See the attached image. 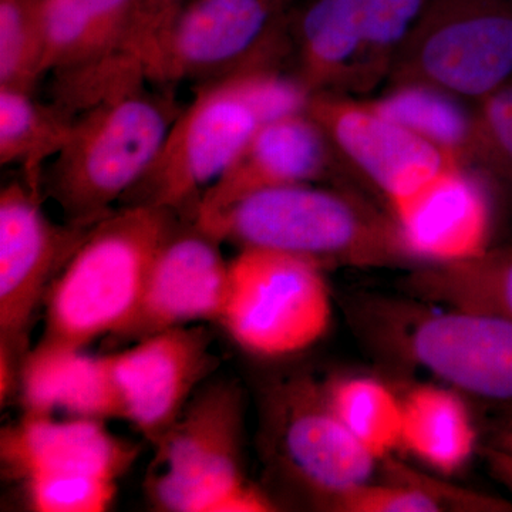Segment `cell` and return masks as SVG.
<instances>
[{"instance_id": "6", "label": "cell", "mask_w": 512, "mask_h": 512, "mask_svg": "<svg viewBox=\"0 0 512 512\" xmlns=\"http://www.w3.org/2000/svg\"><path fill=\"white\" fill-rule=\"evenodd\" d=\"M156 466L146 493L165 512H271L279 505L242 468L244 397L218 382L194 394L157 441Z\"/></svg>"}, {"instance_id": "4", "label": "cell", "mask_w": 512, "mask_h": 512, "mask_svg": "<svg viewBox=\"0 0 512 512\" xmlns=\"http://www.w3.org/2000/svg\"><path fill=\"white\" fill-rule=\"evenodd\" d=\"M181 110L173 97L140 87L77 114L42 191L66 222L92 227L146 177Z\"/></svg>"}, {"instance_id": "25", "label": "cell", "mask_w": 512, "mask_h": 512, "mask_svg": "<svg viewBox=\"0 0 512 512\" xmlns=\"http://www.w3.org/2000/svg\"><path fill=\"white\" fill-rule=\"evenodd\" d=\"M326 399L343 426L382 461L402 444V397L370 376H339L323 383Z\"/></svg>"}, {"instance_id": "3", "label": "cell", "mask_w": 512, "mask_h": 512, "mask_svg": "<svg viewBox=\"0 0 512 512\" xmlns=\"http://www.w3.org/2000/svg\"><path fill=\"white\" fill-rule=\"evenodd\" d=\"M180 217L123 205L97 222L47 293L40 342L84 349L116 336L136 311L158 248Z\"/></svg>"}, {"instance_id": "15", "label": "cell", "mask_w": 512, "mask_h": 512, "mask_svg": "<svg viewBox=\"0 0 512 512\" xmlns=\"http://www.w3.org/2000/svg\"><path fill=\"white\" fill-rule=\"evenodd\" d=\"M389 214L417 265L466 261L491 247L493 191L466 165L447 168Z\"/></svg>"}, {"instance_id": "21", "label": "cell", "mask_w": 512, "mask_h": 512, "mask_svg": "<svg viewBox=\"0 0 512 512\" xmlns=\"http://www.w3.org/2000/svg\"><path fill=\"white\" fill-rule=\"evenodd\" d=\"M402 402L400 450L440 476L463 470L480 450L473 414L453 387L419 384Z\"/></svg>"}, {"instance_id": "30", "label": "cell", "mask_w": 512, "mask_h": 512, "mask_svg": "<svg viewBox=\"0 0 512 512\" xmlns=\"http://www.w3.org/2000/svg\"><path fill=\"white\" fill-rule=\"evenodd\" d=\"M187 0H137L141 15L158 36H164Z\"/></svg>"}, {"instance_id": "14", "label": "cell", "mask_w": 512, "mask_h": 512, "mask_svg": "<svg viewBox=\"0 0 512 512\" xmlns=\"http://www.w3.org/2000/svg\"><path fill=\"white\" fill-rule=\"evenodd\" d=\"M221 245L180 218L154 256L136 311L113 339L134 343L168 329L220 322L229 282Z\"/></svg>"}, {"instance_id": "10", "label": "cell", "mask_w": 512, "mask_h": 512, "mask_svg": "<svg viewBox=\"0 0 512 512\" xmlns=\"http://www.w3.org/2000/svg\"><path fill=\"white\" fill-rule=\"evenodd\" d=\"M265 404L269 453L313 507L326 495L373 480L380 461L343 426L323 383L309 377L284 380Z\"/></svg>"}, {"instance_id": "19", "label": "cell", "mask_w": 512, "mask_h": 512, "mask_svg": "<svg viewBox=\"0 0 512 512\" xmlns=\"http://www.w3.org/2000/svg\"><path fill=\"white\" fill-rule=\"evenodd\" d=\"M47 73L117 52L146 62L158 42L137 0H42Z\"/></svg>"}, {"instance_id": "7", "label": "cell", "mask_w": 512, "mask_h": 512, "mask_svg": "<svg viewBox=\"0 0 512 512\" xmlns=\"http://www.w3.org/2000/svg\"><path fill=\"white\" fill-rule=\"evenodd\" d=\"M318 262L274 249L245 248L229 261L220 325L262 359H282L313 348L328 335L333 296Z\"/></svg>"}, {"instance_id": "2", "label": "cell", "mask_w": 512, "mask_h": 512, "mask_svg": "<svg viewBox=\"0 0 512 512\" xmlns=\"http://www.w3.org/2000/svg\"><path fill=\"white\" fill-rule=\"evenodd\" d=\"M192 222L221 244L274 249L323 268L417 266L389 211L342 188H268Z\"/></svg>"}, {"instance_id": "16", "label": "cell", "mask_w": 512, "mask_h": 512, "mask_svg": "<svg viewBox=\"0 0 512 512\" xmlns=\"http://www.w3.org/2000/svg\"><path fill=\"white\" fill-rule=\"evenodd\" d=\"M140 447L114 436L106 421L23 416L0 436L3 471L15 481L33 477H97L119 481Z\"/></svg>"}, {"instance_id": "23", "label": "cell", "mask_w": 512, "mask_h": 512, "mask_svg": "<svg viewBox=\"0 0 512 512\" xmlns=\"http://www.w3.org/2000/svg\"><path fill=\"white\" fill-rule=\"evenodd\" d=\"M375 109L440 148L458 163L473 167L477 150L476 103L419 83L392 84L370 100Z\"/></svg>"}, {"instance_id": "29", "label": "cell", "mask_w": 512, "mask_h": 512, "mask_svg": "<svg viewBox=\"0 0 512 512\" xmlns=\"http://www.w3.org/2000/svg\"><path fill=\"white\" fill-rule=\"evenodd\" d=\"M20 485L37 512L107 511L119 491V481L97 477H33Z\"/></svg>"}, {"instance_id": "9", "label": "cell", "mask_w": 512, "mask_h": 512, "mask_svg": "<svg viewBox=\"0 0 512 512\" xmlns=\"http://www.w3.org/2000/svg\"><path fill=\"white\" fill-rule=\"evenodd\" d=\"M293 0H187L148 64V82H217L279 69Z\"/></svg>"}, {"instance_id": "18", "label": "cell", "mask_w": 512, "mask_h": 512, "mask_svg": "<svg viewBox=\"0 0 512 512\" xmlns=\"http://www.w3.org/2000/svg\"><path fill=\"white\" fill-rule=\"evenodd\" d=\"M19 387L25 416L124 420L109 355L40 342L23 360Z\"/></svg>"}, {"instance_id": "24", "label": "cell", "mask_w": 512, "mask_h": 512, "mask_svg": "<svg viewBox=\"0 0 512 512\" xmlns=\"http://www.w3.org/2000/svg\"><path fill=\"white\" fill-rule=\"evenodd\" d=\"M76 117L33 93L0 87V164L19 165L23 181L42 194V178L62 151Z\"/></svg>"}, {"instance_id": "13", "label": "cell", "mask_w": 512, "mask_h": 512, "mask_svg": "<svg viewBox=\"0 0 512 512\" xmlns=\"http://www.w3.org/2000/svg\"><path fill=\"white\" fill-rule=\"evenodd\" d=\"M109 359L124 420L153 444L220 365L210 330L202 325L158 332L110 353Z\"/></svg>"}, {"instance_id": "1", "label": "cell", "mask_w": 512, "mask_h": 512, "mask_svg": "<svg viewBox=\"0 0 512 512\" xmlns=\"http://www.w3.org/2000/svg\"><path fill=\"white\" fill-rule=\"evenodd\" d=\"M312 93L281 69H258L200 84L170 128L146 177L123 205H151L192 221L217 183L265 123L302 113Z\"/></svg>"}, {"instance_id": "26", "label": "cell", "mask_w": 512, "mask_h": 512, "mask_svg": "<svg viewBox=\"0 0 512 512\" xmlns=\"http://www.w3.org/2000/svg\"><path fill=\"white\" fill-rule=\"evenodd\" d=\"M427 0H360L363 45L349 90L366 94L389 79L397 53L416 25Z\"/></svg>"}, {"instance_id": "11", "label": "cell", "mask_w": 512, "mask_h": 512, "mask_svg": "<svg viewBox=\"0 0 512 512\" xmlns=\"http://www.w3.org/2000/svg\"><path fill=\"white\" fill-rule=\"evenodd\" d=\"M40 198L25 181L0 192V348L20 363L30 350L40 302L93 227L55 224Z\"/></svg>"}, {"instance_id": "12", "label": "cell", "mask_w": 512, "mask_h": 512, "mask_svg": "<svg viewBox=\"0 0 512 512\" xmlns=\"http://www.w3.org/2000/svg\"><path fill=\"white\" fill-rule=\"evenodd\" d=\"M306 111L323 128L340 161L350 164L382 195L387 211L447 168L463 165L384 116L370 101L318 93Z\"/></svg>"}, {"instance_id": "27", "label": "cell", "mask_w": 512, "mask_h": 512, "mask_svg": "<svg viewBox=\"0 0 512 512\" xmlns=\"http://www.w3.org/2000/svg\"><path fill=\"white\" fill-rule=\"evenodd\" d=\"M46 73L42 0H0V87L33 93Z\"/></svg>"}, {"instance_id": "32", "label": "cell", "mask_w": 512, "mask_h": 512, "mask_svg": "<svg viewBox=\"0 0 512 512\" xmlns=\"http://www.w3.org/2000/svg\"><path fill=\"white\" fill-rule=\"evenodd\" d=\"M493 444L512 450V404L507 407V417H505L503 427H501L500 433H498Z\"/></svg>"}, {"instance_id": "17", "label": "cell", "mask_w": 512, "mask_h": 512, "mask_svg": "<svg viewBox=\"0 0 512 512\" xmlns=\"http://www.w3.org/2000/svg\"><path fill=\"white\" fill-rule=\"evenodd\" d=\"M338 153L308 111L265 123L217 183L202 195L194 218L268 188L318 184L333 173Z\"/></svg>"}, {"instance_id": "28", "label": "cell", "mask_w": 512, "mask_h": 512, "mask_svg": "<svg viewBox=\"0 0 512 512\" xmlns=\"http://www.w3.org/2000/svg\"><path fill=\"white\" fill-rule=\"evenodd\" d=\"M478 136L473 170L512 210V82L477 101Z\"/></svg>"}, {"instance_id": "20", "label": "cell", "mask_w": 512, "mask_h": 512, "mask_svg": "<svg viewBox=\"0 0 512 512\" xmlns=\"http://www.w3.org/2000/svg\"><path fill=\"white\" fill-rule=\"evenodd\" d=\"M295 74L312 94L349 90L363 45L360 0H303L289 16Z\"/></svg>"}, {"instance_id": "22", "label": "cell", "mask_w": 512, "mask_h": 512, "mask_svg": "<svg viewBox=\"0 0 512 512\" xmlns=\"http://www.w3.org/2000/svg\"><path fill=\"white\" fill-rule=\"evenodd\" d=\"M399 289L416 301L512 322V244L490 247L466 261L414 266Z\"/></svg>"}, {"instance_id": "5", "label": "cell", "mask_w": 512, "mask_h": 512, "mask_svg": "<svg viewBox=\"0 0 512 512\" xmlns=\"http://www.w3.org/2000/svg\"><path fill=\"white\" fill-rule=\"evenodd\" d=\"M350 305L357 332L386 359L427 370L457 392L511 406V320L409 296H359Z\"/></svg>"}, {"instance_id": "31", "label": "cell", "mask_w": 512, "mask_h": 512, "mask_svg": "<svg viewBox=\"0 0 512 512\" xmlns=\"http://www.w3.org/2000/svg\"><path fill=\"white\" fill-rule=\"evenodd\" d=\"M480 454L491 476L500 481L512 494V450L491 443L480 447Z\"/></svg>"}, {"instance_id": "8", "label": "cell", "mask_w": 512, "mask_h": 512, "mask_svg": "<svg viewBox=\"0 0 512 512\" xmlns=\"http://www.w3.org/2000/svg\"><path fill=\"white\" fill-rule=\"evenodd\" d=\"M387 80L470 103L497 92L512 82V0H427Z\"/></svg>"}]
</instances>
